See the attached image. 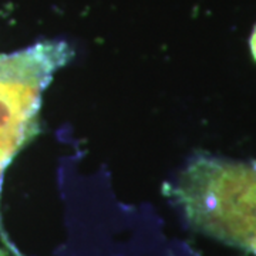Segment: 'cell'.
<instances>
[{
  "mask_svg": "<svg viewBox=\"0 0 256 256\" xmlns=\"http://www.w3.org/2000/svg\"><path fill=\"white\" fill-rule=\"evenodd\" d=\"M174 195L195 228L256 256V162L198 156Z\"/></svg>",
  "mask_w": 256,
  "mask_h": 256,
  "instance_id": "1",
  "label": "cell"
},
{
  "mask_svg": "<svg viewBox=\"0 0 256 256\" xmlns=\"http://www.w3.org/2000/svg\"><path fill=\"white\" fill-rule=\"evenodd\" d=\"M64 43H40L0 56V181L4 168L36 134L43 92L68 62Z\"/></svg>",
  "mask_w": 256,
  "mask_h": 256,
  "instance_id": "2",
  "label": "cell"
},
{
  "mask_svg": "<svg viewBox=\"0 0 256 256\" xmlns=\"http://www.w3.org/2000/svg\"><path fill=\"white\" fill-rule=\"evenodd\" d=\"M250 50H252V56L256 60V28L252 33V37H250Z\"/></svg>",
  "mask_w": 256,
  "mask_h": 256,
  "instance_id": "3",
  "label": "cell"
},
{
  "mask_svg": "<svg viewBox=\"0 0 256 256\" xmlns=\"http://www.w3.org/2000/svg\"><path fill=\"white\" fill-rule=\"evenodd\" d=\"M0 256H13V255L10 254L8 249H4V248L0 246Z\"/></svg>",
  "mask_w": 256,
  "mask_h": 256,
  "instance_id": "4",
  "label": "cell"
}]
</instances>
